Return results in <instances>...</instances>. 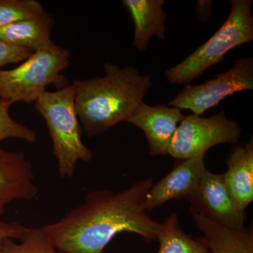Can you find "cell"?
Segmentation results:
<instances>
[{
    "instance_id": "obj_21",
    "label": "cell",
    "mask_w": 253,
    "mask_h": 253,
    "mask_svg": "<svg viewBox=\"0 0 253 253\" xmlns=\"http://www.w3.org/2000/svg\"><path fill=\"white\" fill-rule=\"evenodd\" d=\"M29 228L16 221H5L0 219V246L6 239H21Z\"/></svg>"
},
{
    "instance_id": "obj_7",
    "label": "cell",
    "mask_w": 253,
    "mask_h": 253,
    "mask_svg": "<svg viewBox=\"0 0 253 253\" xmlns=\"http://www.w3.org/2000/svg\"><path fill=\"white\" fill-rule=\"evenodd\" d=\"M253 89V59L241 58L234 61L229 71L198 85H186L168 106L189 110L197 116L219 104L227 96Z\"/></svg>"
},
{
    "instance_id": "obj_5",
    "label": "cell",
    "mask_w": 253,
    "mask_h": 253,
    "mask_svg": "<svg viewBox=\"0 0 253 253\" xmlns=\"http://www.w3.org/2000/svg\"><path fill=\"white\" fill-rule=\"evenodd\" d=\"M69 50L56 45L34 51L21 65L8 71H0V98L15 103L36 102L49 84L59 89L68 86L61 74L68 67Z\"/></svg>"
},
{
    "instance_id": "obj_20",
    "label": "cell",
    "mask_w": 253,
    "mask_h": 253,
    "mask_svg": "<svg viewBox=\"0 0 253 253\" xmlns=\"http://www.w3.org/2000/svg\"><path fill=\"white\" fill-rule=\"evenodd\" d=\"M34 51L7 44L0 41V71L1 68L10 64L17 63L27 59Z\"/></svg>"
},
{
    "instance_id": "obj_22",
    "label": "cell",
    "mask_w": 253,
    "mask_h": 253,
    "mask_svg": "<svg viewBox=\"0 0 253 253\" xmlns=\"http://www.w3.org/2000/svg\"><path fill=\"white\" fill-rule=\"evenodd\" d=\"M212 4V1L208 0H199L196 1V13L201 22L206 23L208 21L211 16Z\"/></svg>"
},
{
    "instance_id": "obj_14",
    "label": "cell",
    "mask_w": 253,
    "mask_h": 253,
    "mask_svg": "<svg viewBox=\"0 0 253 253\" xmlns=\"http://www.w3.org/2000/svg\"><path fill=\"white\" fill-rule=\"evenodd\" d=\"M54 24L53 16L44 12L0 28V41L33 51L51 47L55 44L51 40Z\"/></svg>"
},
{
    "instance_id": "obj_16",
    "label": "cell",
    "mask_w": 253,
    "mask_h": 253,
    "mask_svg": "<svg viewBox=\"0 0 253 253\" xmlns=\"http://www.w3.org/2000/svg\"><path fill=\"white\" fill-rule=\"evenodd\" d=\"M158 241V253H210L202 238L193 239L181 230L176 213L165 219Z\"/></svg>"
},
{
    "instance_id": "obj_17",
    "label": "cell",
    "mask_w": 253,
    "mask_h": 253,
    "mask_svg": "<svg viewBox=\"0 0 253 253\" xmlns=\"http://www.w3.org/2000/svg\"><path fill=\"white\" fill-rule=\"evenodd\" d=\"M14 240H4L0 253H63L53 246L41 228H29L18 242Z\"/></svg>"
},
{
    "instance_id": "obj_8",
    "label": "cell",
    "mask_w": 253,
    "mask_h": 253,
    "mask_svg": "<svg viewBox=\"0 0 253 253\" xmlns=\"http://www.w3.org/2000/svg\"><path fill=\"white\" fill-rule=\"evenodd\" d=\"M186 200L190 204L191 214H201L233 230L246 229L247 215L233 203L226 189L223 174H215L207 169L199 185Z\"/></svg>"
},
{
    "instance_id": "obj_3",
    "label": "cell",
    "mask_w": 253,
    "mask_h": 253,
    "mask_svg": "<svg viewBox=\"0 0 253 253\" xmlns=\"http://www.w3.org/2000/svg\"><path fill=\"white\" fill-rule=\"evenodd\" d=\"M73 84L43 93L36 101L37 111L44 118L52 141L53 154L62 178H72L80 161L92 159L90 150L82 140V129L75 107Z\"/></svg>"
},
{
    "instance_id": "obj_11",
    "label": "cell",
    "mask_w": 253,
    "mask_h": 253,
    "mask_svg": "<svg viewBox=\"0 0 253 253\" xmlns=\"http://www.w3.org/2000/svg\"><path fill=\"white\" fill-rule=\"evenodd\" d=\"M38 194L31 163L21 151L0 148V214L16 200H32Z\"/></svg>"
},
{
    "instance_id": "obj_4",
    "label": "cell",
    "mask_w": 253,
    "mask_h": 253,
    "mask_svg": "<svg viewBox=\"0 0 253 253\" xmlns=\"http://www.w3.org/2000/svg\"><path fill=\"white\" fill-rule=\"evenodd\" d=\"M225 22L207 42L176 66L165 72L171 84H189L221 62L231 50L253 41V0H231Z\"/></svg>"
},
{
    "instance_id": "obj_12",
    "label": "cell",
    "mask_w": 253,
    "mask_h": 253,
    "mask_svg": "<svg viewBox=\"0 0 253 253\" xmlns=\"http://www.w3.org/2000/svg\"><path fill=\"white\" fill-rule=\"evenodd\" d=\"M224 184L233 203L241 212L253 201V139L246 145L236 144L227 155Z\"/></svg>"
},
{
    "instance_id": "obj_9",
    "label": "cell",
    "mask_w": 253,
    "mask_h": 253,
    "mask_svg": "<svg viewBox=\"0 0 253 253\" xmlns=\"http://www.w3.org/2000/svg\"><path fill=\"white\" fill-rule=\"evenodd\" d=\"M181 110L166 104L150 106L141 101L126 122L144 131L151 156L168 154L178 124L184 119Z\"/></svg>"
},
{
    "instance_id": "obj_2",
    "label": "cell",
    "mask_w": 253,
    "mask_h": 253,
    "mask_svg": "<svg viewBox=\"0 0 253 253\" xmlns=\"http://www.w3.org/2000/svg\"><path fill=\"white\" fill-rule=\"evenodd\" d=\"M105 76L74 80L75 107L88 136L103 134L118 123L126 122L152 86L151 75L131 66L104 64Z\"/></svg>"
},
{
    "instance_id": "obj_13",
    "label": "cell",
    "mask_w": 253,
    "mask_h": 253,
    "mask_svg": "<svg viewBox=\"0 0 253 253\" xmlns=\"http://www.w3.org/2000/svg\"><path fill=\"white\" fill-rule=\"evenodd\" d=\"M123 4L130 14L134 24L133 45L144 51L151 38H166L167 14L163 10L164 0H123Z\"/></svg>"
},
{
    "instance_id": "obj_10",
    "label": "cell",
    "mask_w": 253,
    "mask_h": 253,
    "mask_svg": "<svg viewBox=\"0 0 253 253\" xmlns=\"http://www.w3.org/2000/svg\"><path fill=\"white\" fill-rule=\"evenodd\" d=\"M205 156L177 160L172 170L149 189L145 201L146 211L160 207L173 199H187L207 170Z\"/></svg>"
},
{
    "instance_id": "obj_18",
    "label": "cell",
    "mask_w": 253,
    "mask_h": 253,
    "mask_svg": "<svg viewBox=\"0 0 253 253\" xmlns=\"http://www.w3.org/2000/svg\"><path fill=\"white\" fill-rule=\"evenodd\" d=\"M44 12L36 0H0V28Z\"/></svg>"
},
{
    "instance_id": "obj_1",
    "label": "cell",
    "mask_w": 253,
    "mask_h": 253,
    "mask_svg": "<svg viewBox=\"0 0 253 253\" xmlns=\"http://www.w3.org/2000/svg\"><path fill=\"white\" fill-rule=\"evenodd\" d=\"M153 184L154 179L148 177L117 193L91 191L83 204L59 221L42 226V231L63 253H104L123 232L140 236L146 242L158 241L163 224L150 217L145 207Z\"/></svg>"
},
{
    "instance_id": "obj_15",
    "label": "cell",
    "mask_w": 253,
    "mask_h": 253,
    "mask_svg": "<svg viewBox=\"0 0 253 253\" xmlns=\"http://www.w3.org/2000/svg\"><path fill=\"white\" fill-rule=\"evenodd\" d=\"M196 226L204 234L210 253H253L252 228L243 231L228 229L201 214H192Z\"/></svg>"
},
{
    "instance_id": "obj_19",
    "label": "cell",
    "mask_w": 253,
    "mask_h": 253,
    "mask_svg": "<svg viewBox=\"0 0 253 253\" xmlns=\"http://www.w3.org/2000/svg\"><path fill=\"white\" fill-rule=\"evenodd\" d=\"M14 104L9 99L0 98V142L6 139H22L29 143L37 140L36 131L15 122L9 115L10 106Z\"/></svg>"
},
{
    "instance_id": "obj_6",
    "label": "cell",
    "mask_w": 253,
    "mask_h": 253,
    "mask_svg": "<svg viewBox=\"0 0 253 253\" xmlns=\"http://www.w3.org/2000/svg\"><path fill=\"white\" fill-rule=\"evenodd\" d=\"M241 134L239 123L224 111L208 118L189 115L179 123L168 154L176 160L203 156L216 145L236 144Z\"/></svg>"
}]
</instances>
